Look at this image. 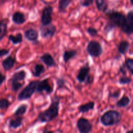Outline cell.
Wrapping results in <instances>:
<instances>
[{
    "mask_svg": "<svg viewBox=\"0 0 133 133\" xmlns=\"http://www.w3.org/2000/svg\"><path fill=\"white\" fill-rule=\"evenodd\" d=\"M96 6L98 10L101 12H106L108 9V3L106 1L104 0H96Z\"/></svg>",
    "mask_w": 133,
    "mask_h": 133,
    "instance_id": "cell-25",
    "label": "cell"
},
{
    "mask_svg": "<svg viewBox=\"0 0 133 133\" xmlns=\"http://www.w3.org/2000/svg\"><path fill=\"white\" fill-rule=\"evenodd\" d=\"M87 32L90 36H92V37L97 36V33H98L97 30L95 28H94V27H88V28H87Z\"/></svg>",
    "mask_w": 133,
    "mask_h": 133,
    "instance_id": "cell-32",
    "label": "cell"
},
{
    "mask_svg": "<svg viewBox=\"0 0 133 133\" xmlns=\"http://www.w3.org/2000/svg\"><path fill=\"white\" fill-rule=\"evenodd\" d=\"M122 118L120 113L116 110H110L105 112L101 116L100 121L104 126H113L119 123Z\"/></svg>",
    "mask_w": 133,
    "mask_h": 133,
    "instance_id": "cell-3",
    "label": "cell"
},
{
    "mask_svg": "<svg viewBox=\"0 0 133 133\" xmlns=\"http://www.w3.org/2000/svg\"><path fill=\"white\" fill-rule=\"evenodd\" d=\"M9 40L11 41L13 44L17 45L22 43V42L23 41V36L21 33H17L16 35H10L9 36Z\"/></svg>",
    "mask_w": 133,
    "mask_h": 133,
    "instance_id": "cell-23",
    "label": "cell"
},
{
    "mask_svg": "<svg viewBox=\"0 0 133 133\" xmlns=\"http://www.w3.org/2000/svg\"><path fill=\"white\" fill-rule=\"evenodd\" d=\"M12 22L16 25H22L25 22V15L21 12H16L12 14Z\"/></svg>",
    "mask_w": 133,
    "mask_h": 133,
    "instance_id": "cell-15",
    "label": "cell"
},
{
    "mask_svg": "<svg viewBox=\"0 0 133 133\" xmlns=\"http://www.w3.org/2000/svg\"><path fill=\"white\" fill-rule=\"evenodd\" d=\"M23 117H17L16 119H10L9 123V127L12 129H17L21 127L23 123Z\"/></svg>",
    "mask_w": 133,
    "mask_h": 133,
    "instance_id": "cell-20",
    "label": "cell"
},
{
    "mask_svg": "<svg viewBox=\"0 0 133 133\" xmlns=\"http://www.w3.org/2000/svg\"><path fill=\"white\" fill-rule=\"evenodd\" d=\"M71 3V0H60L58 2V10L61 12H65L66 9Z\"/></svg>",
    "mask_w": 133,
    "mask_h": 133,
    "instance_id": "cell-27",
    "label": "cell"
},
{
    "mask_svg": "<svg viewBox=\"0 0 133 133\" xmlns=\"http://www.w3.org/2000/svg\"><path fill=\"white\" fill-rule=\"evenodd\" d=\"M23 83H17V82H10L12 90L14 92H16L23 87Z\"/></svg>",
    "mask_w": 133,
    "mask_h": 133,
    "instance_id": "cell-28",
    "label": "cell"
},
{
    "mask_svg": "<svg viewBox=\"0 0 133 133\" xmlns=\"http://www.w3.org/2000/svg\"><path fill=\"white\" fill-rule=\"evenodd\" d=\"M5 79H6V77L4 75H3V74L0 72V85L2 84V83L5 81Z\"/></svg>",
    "mask_w": 133,
    "mask_h": 133,
    "instance_id": "cell-38",
    "label": "cell"
},
{
    "mask_svg": "<svg viewBox=\"0 0 133 133\" xmlns=\"http://www.w3.org/2000/svg\"><path fill=\"white\" fill-rule=\"evenodd\" d=\"M131 79L129 77H123L120 78L119 80V83L122 84H127L131 83Z\"/></svg>",
    "mask_w": 133,
    "mask_h": 133,
    "instance_id": "cell-33",
    "label": "cell"
},
{
    "mask_svg": "<svg viewBox=\"0 0 133 133\" xmlns=\"http://www.w3.org/2000/svg\"><path fill=\"white\" fill-rule=\"evenodd\" d=\"M45 71V69L44 66L41 64H37L34 67V71L32 73L34 76L35 77H38L42 74H44Z\"/></svg>",
    "mask_w": 133,
    "mask_h": 133,
    "instance_id": "cell-22",
    "label": "cell"
},
{
    "mask_svg": "<svg viewBox=\"0 0 133 133\" xmlns=\"http://www.w3.org/2000/svg\"><path fill=\"white\" fill-rule=\"evenodd\" d=\"M43 133H54V132L51 131H48V129H44L43 131Z\"/></svg>",
    "mask_w": 133,
    "mask_h": 133,
    "instance_id": "cell-40",
    "label": "cell"
},
{
    "mask_svg": "<svg viewBox=\"0 0 133 133\" xmlns=\"http://www.w3.org/2000/svg\"><path fill=\"white\" fill-rule=\"evenodd\" d=\"M106 14L109 19V22L105 27L107 32H110L116 27H121L125 20V16L119 12L112 10L107 12Z\"/></svg>",
    "mask_w": 133,
    "mask_h": 133,
    "instance_id": "cell-2",
    "label": "cell"
},
{
    "mask_svg": "<svg viewBox=\"0 0 133 133\" xmlns=\"http://www.w3.org/2000/svg\"><path fill=\"white\" fill-rule=\"evenodd\" d=\"M56 30H57V28L52 23L50 25H42L40 27L41 36L42 38H45L53 37L55 35V34Z\"/></svg>",
    "mask_w": 133,
    "mask_h": 133,
    "instance_id": "cell-10",
    "label": "cell"
},
{
    "mask_svg": "<svg viewBox=\"0 0 133 133\" xmlns=\"http://www.w3.org/2000/svg\"><path fill=\"white\" fill-rule=\"evenodd\" d=\"M26 77V72L24 70H21V71L16 72L13 74L10 79V82H17V83H21L22 81L25 80Z\"/></svg>",
    "mask_w": 133,
    "mask_h": 133,
    "instance_id": "cell-16",
    "label": "cell"
},
{
    "mask_svg": "<svg viewBox=\"0 0 133 133\" xmlns=\"http://www.w3.org/2000/svg\"><path fill=\"white\" fill-rule=\"evenodd\" d=\"M94 1L93 0H85V1H82L80 2L81 5L84 7H87L93 4Z\"/></svg>",
    "mask_w": 133,
    "mask_h": 133,
    "instance_id": "cell-34",
    "label": "cell"
},
{
    "mask_svg": "<svg viewBox=\"0 0 133 133\" xmlns=\"http://www.w3.org/2000/svg\"><path fill=\"white\" fill-rule=\"evenodd\" d=\"M53 8L51 6H47L43 9L41 16V23L43 26L51 24Z\"/></svg>",
    "mask_w": 133,
    "mask_h": 133,
    "instance_id": "cell-7",
    "label": "cell"
},
{
    "mask_svg": "<svg viewBox=\"0 0 133 133\" xmlns=\"http://www.w3.org/2000/svg\"><path fill=\"white\" fill-rule=\"evenodd\" d=\"M119 95H120V92L119 91H116V92H114L113 93H110L109 97H113L114 99H117L119 97Z\"/></svg>",
    "mask_w": 133,
    "mask_h": 133,
    "instance_id": "cell-35",
    "label": "cell"
},
{
    "mask_svg": "<svg viewBox=\"0 0 133 133\" xmlns=\"http://www.w3.org/2000/svg\"><path fill=\"white\" fill-rule=\"evenodd\" d=\"M130 102H131V100H130L129 97H128L127 96H123L119 101H117L116 106L120 108L126 107L129 105Z\"/></svg>",
    "mask_w": 133,
    "mask_h": 133,
    "instance_id": "cell-26",
    "label": "cell"
},
{
    "mask_svg": "<svg viewBox=\"0 0 133 133\" xmlns=\"http://www.w3.org/2000/svg\"><path fill=\"white\" fill-rule=\"evenodd\" d=\"M130 44L127 41H122L118 45V50L119 51V53L122 55H125L129 50V48Z\"/></svg>",
    "mask_w": 133,
    "mask_h": 133,
    "instance_id": "cell-21",
    "label": "cell"
},
{
    "mask_svg": "<svg viewBox=\"0 0 133 133\" xmlns=\"http://www.w3.org/2000/svg\"><path fill=\"white\" fill-rule=\"evenodd\" d=\"M93 82H94V77L90 75L89 77L87 78V81H86L85 83H87V84H92V83H93Z\"/></svg>",
    "mask_w": 133,
    "mask_h": 133,
    "instance_id": "cell-37",
    "label": "cell"
},
{
    "mask_svg": "<svg viewBox=\"0 0 133 133\" xmlns=\"http://www.w3.org/2000/svg\"><path fill=\"white\" fill-rule=\"evenodd\" d=\"M57 85L58 89L66 87V81L63 78H58L57 79Z\"/></svg>",
    "mask_w": 133,
    "mask_h": 133,
    "instance_id": "cell-31",
    "label": "cell"
},
{
    "mask_svg": "<svg viewBox=\"0 0 133 133\" xmlns=\"http://www.w3.org/2000/svg\"><path fill=\"white\" fill-rule=\"evenodd\" d=\"M16 60L12 56H9L6 57L5 59H4L2 62V66L3 69L6 71L10 70V69L12 68L15 64Z\"/></svg>",
    "mask_w": 133,
    "mask_h": 133,
    "instance_id": "cell-14",
    "label": "cell"
},
{
    "mask_svg": "<svg viewBox=\"0 0 133 133\" xmlns=\"http://www.w3.org/2000/svg\"><path fill=\"white\" fill-rule=\"evenodd\" d=\"M130 2H131V4L133 6V0H131V1H130Z\"/></svg>",
    "mask_w": 133,
    "mask_h": 133,
    "instance_id": "cell-42",
    "label": "cell"
},
{
    "mask_svg": "<svg viewBox=\"0 0 133 133\" xmlns=\"http://www.w3.org/2000/svg\"><path fill=\"white\" fill-rule=\"evenodd\" d=\"M126 133H133V130H131V131H127V132Z\"/></svg>",
    "mask_w": 133,
    "mask_h": 133,
    "instance_id": "cell-41",
    "label": "cell"
},
{
    "mask_svg": "<svg viewBox=\"0 0 133 133\" xmlns=\"http://www.w3.org/2000/svg\"><path fill=\"white\" fill-rule=\"evenodd\" d=\"M9 53V50L6 49H0V57L6 55Z\"/></svg>",
    "mask_w": 133,
    "mask_h": 133,
    "instance_id": "cell-36",
    "label": "cell"
},
{
    "mask_svg": "<svg viewBox=\"0 0 133 133\" xmlns=\"http://www.w3.org/2000/svg\"><path fill=\"white\" fill-rule=\"evenodd\" d=\"M95 107V103L94 101H90L87 103L83 104L79 107V111L81 113H86L92 110Z\"/></svg>",
    "mask_w": 133,
    "mask_h": 133,
    "instance_id": "cell-17",
    "label": "cell"
},
{
    "mask_svg": "<svg viewBox=\"0 0 133 133\" xmlns=\"http://www.w3.org/2000/svg\"><path fill=\"white\" fill-rule=\"evenodd\" d=\"M27 109H28V106L27 105H25V104L21 105L20 106L17 108L14 115L16 117H22V116L24 115L26 113Z\"/></svg>",
    "mask_w": 133,
    "mask_h": 133,
    "instance_id": "cell-24",
    "label": "cell"
},
{
    "mask_svg": "<svg viewBox=\"0 0 133 133\" xmlns=\"http://www.w3.org/2000/svg\"><path fill=\"white\" fill-rule=\"evenodd\" d=\"M77 127L80 133H90L92 130V125L88 119L80 118L77 122Z\"/></svg>",
    "mask_w": 133,
    "mask_h": 133,
    "instance_id": "cell-8",
    "label": "cell"
},
{
    "mask_svg": "<svg viewBox=\"0 0 133 133\" xmlns=\"http://www.w3.org/2000/svg\"><path fill=\"white\" fill-rule=\"evenodd\" d=\"M40 60L46 65L48 67H54L56 66V62L51 55L46 53L40 57Z\"/></svg>",
    "mask_w": 133,
    "mask_h": 133,
    "instance_id": "cell-12",
    "label": "cell"
},
{
    "mask_svg": "<svg viewBox=\"0 0 133 133\" xmlns=\"http://www.w3.org/2000/svg\"><path fill=\"white\" fill-rule=\"evenodd\" d=\"M90 68L89 64L88 63L82 66L79 70L77 75V80L80 83H85L87 78L90 75Z\"/></svg>",
    "mask_w": 133,
    "mask_h": 133,
    "instance_id": "cell-11",
    "label": "cell"
},
{
    "mask_svg": "<svg viewBox=\"0 0 133 133\" xmlns=\"http://www.w3.org/2000/svg\"><path fill=\"white\" fill-rule=\"evenodd\" d=\"M39 81H32L30 82L18 96V99L19 101H23L30 99L32 97L36 90V87Z\"/></svg>",
    "mask_w": 133,
    "mask_h": 133,
    "instance_id": "cell-4",
    "label": "cell"
},
{
    "mask_svg": "<svg viewBox=\"0 0 133 133\" xmlns=\"http://www.w3.org/2000/svg\"><path fill=\"white\" fill-rule=\"evenodd\" d=\"M121 29L127 35L133 34V10L127 14L125 20L121 27Z\"/></svg>",
    "mask_w": 133,
    "mask_h": 133,
    "instance_id": "cell-6",
    "label": "cell"
},
{
    "mask_svg": "<svg viewBox=\"0 0 133 133\" xmlns=\"http://www.w3.org/2000/svg\"><path fill=\"white\" fill-rule=\"evenodd\" d=\"M24 36L27 40L29 41L35 42L36 41L38 38V33L35 29L32 28H30L26 30L24 32Z\"/></svg>",
    "mask_w": 133,
    "mask_h": 133,
    "instance_id": "cell-13",
    "label": "cell"
},
{
    "mask_svg": "<svg viewBox=\"0 0 133 133\" xmlns=\"http://www.w3.org/2000/svg\"><path fill=\"white\" fill-rule=\"evenodd\" d=\"M61 98L55 96L52 99L51 103L47 110L42 112L38 116V120L41 123H47L57 118L59 113Z\"/></svg>",
    "mask_w": 133,
    "mask_h": 133,
    "instance_id": "cell-1",
    "label": "cell"
},
{
    "mask_svg": "<svg viewBox=\"0 0 133 133\" xmlns=\"http://www.w3.org/2000/svg\"><path fill=\"white\" fill-rule=\"evenodd\" d=\"M10 103L9 102V100L3 98L0 99V109L3 110V109H6L10 106Z\"/></svg>",
    "mask_w": 133,
    "mask_h": 133,
    "instance_id": "cell-29",
    "label": "cell"
},
{
    "mask_svg": "<svg viewBox=\"0 0 133 133\" xmlns=\"http://www.w3.org/2000/svg\"><path fill=\"white\" fill-rule=\"evenodd\" d=\"M49 81V79H45L40 81H39L36 87V92L42 93L43 92H45L48 94H51L53 92V88L51 86Z\"/></svg>",
    "mask_w": 133,
    "mask_h": 133,
    "instance_id": "cell-9",
    "label": "cell"
},
{
    "mask_svg": "<svg viewBox=\"0 0 133 133\" xmlns=\"http://www.w3.org/2000/svg\"><path fill=\"white\" fill-rule=\"evenodd\" d=\"M8 19H4L0 21V41L3 40L6 34Z\"/></svg>",
    "mask_w": 133,
    "mask_h": 133,
    "instance_id": "cell-19",
    "label": "cell"
},
{
    "mask_svg": "<svg viewBox=\"0 0 133 133\" xmlns=\"http://www.w3.org/2000/svg\"><path fill=\"white\" fill-rule=\"evenodd\" d=\"M87 51L91 57H99L102 55L103 50L99 42L96 40H92L88 44Z\"/></svg>",
    "mask_w": 133,
    "mask_h": 133,
    "instance_id": "cell-5",
    "label": "cell"
},
{
    "mask_svg": "<svg viewBox=\"0 0 133 133\" xmlns=\"http://www.w3.org/2000/svg\"><path fill=\"white\" fill-rule=\"evenodd\" d=\"M77 55V51L74 49L65 51L63 53V60L64 63H68L70 60L74 58Z\"/></svg>",
    "mask_w": 133,
    "mask_h": 133,
    "instance_id": "cell-18",
    "label": "cell"
},
{
    "mask_svg": "<svg viewBox=\"0 0 133 133\" xmlns=\"http://www.w3.org/2000/svg\"><path fill=\"white\" fill-rule=\"evenodd\" d=\"M119 71H120L123 74V75H125L126 74V71H125L124 67H123V66H122V67L120 68V70H119Z\"/></svg>",
    "mask_w": 133,
    "mask_h": 133,
    "instance_id": "cell-39",
    "label": "cell"
},
{
    "mask_svg": "<svg viewBox=\"0 0 133 133\" xmlns=\"http://www.w3.org/2000/svg\"><path fill=\"white\" fill-rule=\"evenodd\" d=\"M125 66L129 70L130 72L133 75V59L128 58L125 61Z\"/></svg>",
    "mask_w": 133,
    "mask_h": 133,
    "instance_id": "cell-30",
    "label": "cell"
}]
</instances>
